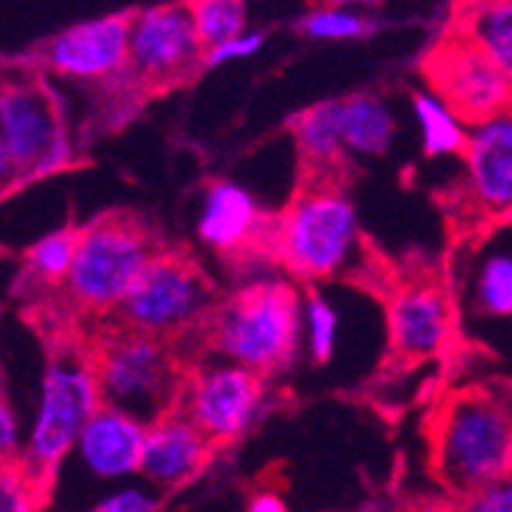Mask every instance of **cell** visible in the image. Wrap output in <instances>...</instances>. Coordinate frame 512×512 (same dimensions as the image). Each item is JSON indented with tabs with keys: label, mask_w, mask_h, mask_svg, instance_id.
Instances as JSON below:
<instances>
[{
	"label": "cell",
	"mask_w": 512,
	"mask_h": 512,
	"mask_svg": "<svg viewBox=\"0 0 512 512\" xmlns=\"http://www.w3.org/2000/svg\"><path fill=\"white\" fill-rule=\"evenodd\" d=\"M206 344L224 359L261 378L292 368L304 347V295L273 270L252 273L221 298L209 316Z\"/></svg>",
	"instance_id": "6da1fadb"
},
{
	"label": "cell",
	"mask_w": 512,
	"mask_h": 512,
	"mask_svg": "<svg viewBox=\"0 0 512 512\" xmlns=\"http://www.w3.org/2000/svg\"><path fill=\"white\" fill-rule=\"evenodd\" d=\"M430 454L439 482L467 497L512 476V393L460 387L442 396L430 421Z\"/></svg>",
	"instance_id": "7a4b0ae2"
},
{
	"label": "cell",
	"mask_w": 512,
	"mask_h": 512,
	"mask_svg": "<svg viewBox=\"0 0 512 512\" xmlns=\"http://www.w3.org/2000/svg\"><path fill=\"white\" fill-rule=\"evenodd\" d=\"M362 249L356 206L332 178H316L276 218L273 255L292 276L319 283L353 267Z\"/></svg>",
	"instance_id": "3957f363"
},
{
	"label": "cell",
	"mask_w": 512,
	"mask_h": 512,
	"mask_svg": "<svg viewBox=\"0 0 512 512\" xmlns=\"http://www.w3.org/2000/svg\"><path fill=\"white\" fill-rule=\"evenodd\" d=\"M105 405L92 353L74 347L56 350L43 368L40 396L31 427L22 445L19 463L46 494L62 470L65 457L77 448V439L89 417Z\"/></svg>",
	"instance_id": "277c9868"
},
{
	"label": "cell",
	"mask_w": 512,
	"mask_h": 512,
	"mask_svg": "<svg viewBox=\"0 0 512 512\" xmlns=\"http://www.w3.org/2000/svg\"><path fill=\"white\" fill-rule=\"evenodd\" d=\"M157 255V243L138 221L96 218L80 227L77 255L62 289L83 313H117Z\"/></svg>",
	"instance_id": "5b68a950"
},
{
	"label": "cell",
	"mask_w": 512,
	"mask_h": 512,
	"mask_svg": "<svg viewBox=\"0 0 512 512\" xmlns=\"http://www.w3.org/2000/svg\"><path fill=\"white\" fill-rule=\"evenodd\" d=\"M92 365H96L105 405L123 408L148 424L178 408L184 381H188L166 341L126 329L114 332L92 350Z\"/></svg>",
	"instance_id": "8992f818"
},
{
	"label": "cell",
	"mask_w": 512,
	"mask_h": 512,
	"mask_svg": "<svg viewBox=\"0 0 512 512\" xmlns=\"http://www.w3.org/2000/svg\"><path fill=\"white\" fill-rule=\"evenodd\" d=\"M215 304L218 301L206 273L181 252L160 249V255L120 304L117 319L126 332L169 344L206 325Z\"/></svg>",
	"instance_id": "52a82bcc"
},
{
	"label": "cell",
	"mask_w": 512,
	"mask_h": 512,
	"mask_svg": "<svg viewBox=\"0 0 512 512\" xmlns=\"http://www.w3.org/2000/svg\"><path fill=\"white\" fill-rule=\"evenodd\" d=\"M0 145L22 178H46L71 169L77 145L50 89L25 77H0Z\"/></svg>",
	"instance_id": "ba28073f"
},
{
	"label": "cell",
	"mask_w": 512,
	"mask_h": 512,
	"mask_svg": "<svg viewBox=\"0 0 512 512\" xmlns=\"http://www.w3.org/2000/svg\"><path fill=\"white\" fill-rule=\"evenodd\" d=\"M267 378L234 362H206L188 371L178 408L212 439L215 448L252 433L267 411Z\"/></svg>",
	"instance_id": "9c48e42d"
},
{
	"label": "cell",
	"mask_w": 512,
	"mask_h": 512,
	"mask_svg": "<svg viewBox=\"0 0 512 512\" xmlns=\"http://www.w3.org/2000/svg\"><path fill=\"white\" fill-rule=\"evenodd\" d=\"M206 46L194 28L188 4H166L132 13L129 71L145 89H163L188 80L203 68Z\"/></svg>",
	"instance_id": "30bf717a"
},
{
	"label": "cell",
	"mask_w": 512,
	"mask_h": 512,
	"mask_svg": "<svg viewBox=\"0 0 512 512\" xmlns=\"http://www.w3.org/2000/svg\"><path fill=\"white\" fill-rule=\"evenodd\" d=\"M424 77L430 83V92H436L470 126L512 108V83L485 53H479L460 34H451L433 46L424 59Z\"/></svg>",
	"instance_id": "8fae6325"
},
{
	"label": "cell",
	"mask_w": 512,
	"mask_h": 512,
	"mask_svg": "<svg viewBox=\"0 0 512 512\" xmlns=\"http://www.w3.org/2000/svg\"><path fill=\"white\" fill-rule=\"evenodd\" d=\"M129 22V13L74 22L40 46V62L62 80L108 86L129 71Z\"/></svg>",
	"instance_id": "7c38bea8"
},
{
	"label": "cell",
	"mask_w": 512,
	"mask_h": 512,
	"mask_svg": "<svg viewBox=\"0 0 512 512\" xmlns=\"http://www.w3.org/2000/svg\"><path fill=\"white\" fill-rule=\"evenodd\" d=\"M197 237L206 249L240 261V264H276L273 237L276 218H267L252 197L237 181H212L197 215Z\"/></svg>",
	"instance_id": "4fadbf2b"
},
{
	"label": "cell",
	"mask_w": 512,
	"mask_h": 512,
	"mask_svg": "<svg viewBox=\"0 0 512 512\" xmlns=\"http://www.w3.org/2000/svg\"><path fill=\"white\" fill-rule=\"evenodd\" d=\"M390 350L402 362L436 359L454 335V310L448 292L433 279H408L387 301Z\"/></svg>",
	"instance_id": "5bb4252c"
},
{
	"label": "cell",
	"mask_w": 512,
	"mask_h": 512,
	"mask_svg": "<svg viewBox=\"0 0 512 512\" xmlns=\"http://www.w3.org/2000/svg\"><path fill=\"white\" fill-rule=\"evenodd\" d=\"M467 200L482 221L512 215V108L470 126L467 148Z\"/></svg>",
	"instance_id": "9a60e30c"
},
{
	"label": "cell",
	"mask_w": 512,
	"mask_h": 512,
	"mask_svg": "<svg viewBox=\"0 0 512 512\" xmlns=\"http://www.w3.org/2000/svg\"><path fill=\"white\" fill-rule=\"evenodd\" d=\"M145 442H148V421L123 408L102 405L83 427L74 454L89 476L117 482L129 476H142Z\"/></svg>",
	"instance_id": "2e32d148"
},
{
	"label": "cell",
	"mask_w": 512,
	"mask_h": 512,
	"mask_svg": "<svg viewBox=\"0 0 512 512\" xmlns=\"http://www.w3.org/2000/svg\"><path fill=\"white\" fill-rule=\"evenodd\" d=\"M212 451V439L181 408H172L148 424L142 476L157 491H175L206 470Z\"/></svg>",
	"instance_id": "e0dca14e"
},
{
	"label": "cell",
	"mask_w": 512,
	"mask_h": 512,
	"mask_svg": "<svg viewBox=\"0 0 512 512\" xmlns=\"http://www.w3.org/2000/svg\"><path fill=\"white\" fill-rule=\"evenodd\" d=\"M454 34L467 37L512 83V0H457Z\"/></svg>",
	"instance_id": "ac0fdd59"
},
{
	"label": "cell",
	"mask_w": 512,
	"mask_h": 512,
	"mask_svg": "<svg viewBox=\"0 0 512 512\" xmlns=\"http://www.w3.org/2000/svg\"><path fill=\"white\" fill-rule=\"evenodd\" d=\"M341 142L347 157H381L396 142V114L375 96L356 92L341 99Z\"/></svg>",
	"instance_id": "d6986e66"
},
{
	"label": "cell",
	"mask_w": 512,
	"mask_h": 512,
	"mask_svg": "<svg viewBox=\"0 0 512 512\" xmlns=\"http://www.w3.org/2000/svg\"><path fill=\"white\" fill-rule=\"evenodd\" d=\"M292 135L301 160L313 172H332L347 157L341 142V99H325L304 108L292 120Z\"/></svg>",
	"instance_id": "ffe728a7"
},
{
	"label": "cell",
	"mask_w": 512,
	"mask_h": 512,
	"mask_svg": "<svg viewBox=\"0 0 512 512\" xmlns=\"http://www.w3.org/2000/svg\"><path fill=\"white\" fill-rule=\"evenodd\" d=\"M411 114L421 129V148L427 157H451L463 154L470 138V123H463L436 92L421 89L411 99Z\"/></svg>",
	"instance_id": "44dd1931"
},
{
	"label": "cell",
	"mask_w": 512,
	"mask_h": 512,
	"mask_svg": "<svg viewBox=\"0 0 512 512\" xmlns=\"http://www.w3.org/2000/svg\"><path fill=\"white\" fill-rule=\"evenodd\" d=\"M80 227H59L40 237L25 255V276L37 286H65L77 255Z\"/></svg>",
	"instance_id": "7402d4cb"
},
{
	"label": "cell",
	"mask_w": 512,
	"mask_h": 512,
	"mask_svg": "<svg viewBox=\"0 0 512 512\" xmlns=\"http://www.w3.org/2000/svg\"><path fill=\"white\" fill-rule=\"evenodd\" d=\"M188 7L206 50L249 31V0H191Z\"/></svg>",
	"instance_id": "603a6c76"
},
{
	"label": "cell",
	"mask_w": 512,
	"mask_h": 512,
	"mask_svg": "<svg viewBox=\"0 0 512 512\" xmlns=\"http://www.w3.org/2000/svg\"><path fill=\"white\" fill-rule=\"evenodd\" d=\"M473 301L485 316L494 319L512 316V255L497 252L479 264L473 283Z\"/></svg>",
	"instance_id": "cb8c5ba5"
},
{
	"label": "cell",
	"mask_w": 512,
	"mask_h": 512,
	"mask_svg": "<svg viewBox=\"0 0 512 512\" xmlns=\"http://www.w3.org/2000/svg\"><path fill=\"white\" fill-rule=\"evenodd\" d=\"M338 316H341L338 307L316 289L304 295V350L319 365H325L335 356L338 329H341Z\"/></svg>",
	"instance_id": "d4e9b609"
},
{
	"label": "cell",
	"mask_w": 512,
	"mask_h": 512,
	"mask_svg": "<svg viewBox=\"0 0 512 512\" xmlns=\"http://www.w3.org/2000/svg\"><path fill=\"white\" fill-rule=\"evenodd\" d=\"M371 19L350 7H313L298 19V31L316 43H341L371 34Z\"/></svg>",
	"instance_id": "484cf974"
},
{
	"label": "cell",
	"mask_w": 512,
	"mask_h": 512,
	"mask_svg": "<svg viewBox=\"0 0 512 512\" xmlns=\"http://www.w3.org/2000/svg\"><path fill=\"white\" fill-rule=\"evenodd\" d=\"M40 506L43 491L22 463H0V512H37Z\"/></svg>",
	"instance_id": "4316f807"
},
{
	"label": "cell",
	"mask_w": 512,
	"mask_h": 512,
	"mask_svg": "<svg viewBox=\"0 0 512 512\" xmlns=\"http://www.w3.org/2000/svg\"><path fill=\"white\" fill-rule=\"evenodd\" d=\"M157 509H160V497L154 488L145 485H123L92 506V512H157Z\"/></svg>",
	"instance_id": "83f0119b"
},
{
	"label": "cell",
	"mask_w": 512,
	"mask_h": 512,
	"mask_svg": "<svg viewBox=\"0 0 512 512\" xmlns=\"http://www.w3.org/2000/svg\"><path fill=\"white\" fill-rule=\"evenodd\" d=\"M264 46V34L249 28L246 34L227 40L221 46H212V50H206V59H203V68H221V65H230V62H243V59H252L261 53Z\"/></svg>",
	"instance_id": "f1b7e54d"
},
{
	"label": "cell",
	"mask_w": 512,
	"mask_h": 512,
	"mask_svg": "<svg viewBox=\"0 0 512 512\" xmlns=\"http://www.w3.org/2000/svg\"><path fill=\"white\" fill-rule=\"evenodd\" d=\"M454 512H512V476L460 497Z\"/></svg>",
	"instance_id": "f546056e"
},
{
	"label": "cell",
	"mask_w": 512,
	"mask_h": 512,
	"mask_svg": "<svg viewBox=\"0 0 512 512\" xmlns=\"http://www.w3.org/2000/svg\"><path fill=\"white\" fill-rule=\"evenodd\" d=\"M22 430H19V417L16 408L10 405L4 387H0V463H16L22 457Z\"/></svg>",
	"instance_id": "4dcf8cb0"
},
{
	"label": "cell",
	"mask_w": 512,
	"mask_h": 512,
	"mask_svg": "<svg viewBox=\"0 0 512 512\" xmlns=\"http://www.w3.org/2000/svg\"><path fill=\"white\" fill-rule=\"evenodd\" d=\"M243 512H289V503L283 500V494H276V491H258L249 497Z\"/></svg>",
	"instance_id": "1f68e13d"
},
{
	"label": "cell",
	"mask_w": 512,
	"mask_h": 512,
	"mask_svg": "<svg viewBox=\"0 0 512 512\" xmlns=\"http://www.w3.org/2000/svg\"><path fill=\"white\" fill-rule=\"evenodd\" d=\"M25 178H22V172H19V166L13 163V157L4 151V145H0V197H4L7 191H13L16 184H22Z\"/></svg>",
	"instance_id": "d6a6232c"
},
{
	"label": "cell",
	"mask_w": 512,
	"mask_h": 512,
	"mask_svg": "<svg viewBox=\"0 0 512 512\" xmlns=\"http://www.w3.org/2000/svg\"><path fill=\"white\" fill-rule=\"evenodd\" d=\"M356 4H362V0H316V7H356Z\"/></svg>",
	"instance_id": "836d02e7"
}]
</instances>
